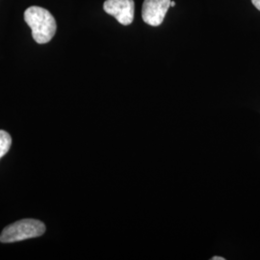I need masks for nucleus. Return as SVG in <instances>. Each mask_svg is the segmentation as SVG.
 <instances>
[{
    "label": "nucleus",
    "mask_w": 260,
    "mask_h": 260,
    "mask_svg": "<svg viewBox=\"0 0 260 260\" xmlns=\"http://www.w3.org/2000/svg\"><path fill=\"white\" fill-rule=\"evenodd\" d=\"M24 20L31 28L32 37L38 44H47L54 37L57 29L55 19L47 9L38 6L29 7L24 12Z\"/></svg>",
    "instance_id": "1"
},
{
    "label": "nucleus",
    "mask_w": 260,
    "mask_h": 260,
    "mask_svg": "<svg viewBox=\"0 0 260 260\" xmlns=\"http://www.w3.org/2000/svg\"><path fill=\"white\" fill-rule=\"evenodd\" d=\"M46 224L35 219H24L7 225L0 235L1 243H15L36 238L46 233Z\"/></svg>",
    "instance_id": "2"
},
{
    "label": "nucleus",
    "mask_w": 260,
    "mask_h": 260,
    "mask_svg": "<svg viewBox=\"0 0 260 260\" xmlns=\"http://www.w3.org/2000/svg\"><path fill=\"white\" fill-rule=\"evenodd\" d=\"M170 6L171 0H145L142 9L143 20L150 26H159Z\"/></svg>",
    "instance_id": "3"
},
{
    "label": "nucleus",
    "mask_w": 260,
    "mask_h": 260,
    "mask_svg": "<svg viewBox=\"0 0 260 260\" xmlns=\"http://www.w3.org/2000/svg\"><path fill=\"white\" fill-rule=\"evenodd\" d=\"M103 9L122 25H129L134 19L133 0H106Z\"/></svg>",
    "instance_id": "4"
},
{
    "label": "nucleus",
    "mask_w": 260,
    "mask_h": 260,
    "mask_svg": "<svg viewBox=\"0 0 260 260\" xmlns=\"http://www.w3.org/2000/svg\"><path fill=\"white\" fill-rule=\"evenodd\" d=\"M12 145V138L9 133L0 130V159L3 157L7 152L9 151L10 148Z\"/></svg>",
    "instance_id": "5"
},
{
    "label": "nucleus",
    "mask_w": 260,
    "mask_h": 260,
    "mask_svg": "<svg viewBox=\"0 0 260 260\" xmlns=\"http://www.w3.org/2000/svg\"><path fill=\"white\" fill-rule=\"evenodd\" d=\"M253 6L260 11V0H251Z\"/></svg>",
    "instance_id": "6"
},
{
    "label": "nucleus",
    "mask_w": 260,
    "mask_h": 260,
    "mask_svg": "<svg viewBox=\"0 0 260 260\" xmlns=\"http://www.w3.org/2000/svg\"><path fill=\"white\" fill-rule=\"evenodd\" d=\"M212 260H225V258L224 257H219V256H214V257H212L211 258Z\"/></svg>",
    "instance_id": "7"
},
{
    "label": "nucleus",
    "mask_w": 260,
    "mask_h": 260,
    "mask_svg": "<svg viewBox=\"0 0 260 260\" xmlns=\"http://www.w3.org/2000/svg\"><path fill=\"white\" fill-rule=\"evenodd\" d=\"M171 6H172V7H175V6H176V2H175V1H171Z\"/></svg>",
    "instance_id": "8"
}]
</instances>
